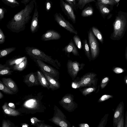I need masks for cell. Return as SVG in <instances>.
<instances>
[{"instance_id":"cell-22","label":"cell","mask_w":127,"mask_h":127,"mask_svg":"<svg viewBox=\"0 0 127 127\" xmlns=\"http://www.w3.org/2000/svg\"><path fill=\"white\" fill-rule=\"evenodd\" d=\"M9 66L5 64H0V75L5 76L11 75L13 70Z\"/></svg>"},{"instance_id":"cell-50","label":"cell","mask_w":127,"mask_h":127,"mask_svg":"<svg viewBox=\"0 0 127 127\" xmlns=\"http://www.w3.org/2000/svg\"><path fill=\"white\" fill-rule=\"evenodd\" d=\"M3 97V95L1 93V92H0V99L2 98Z\"/></svg>"},{"instance_id":"cell-39","label":"cell","mask_w":127,"mask_h":127,"mask_svg":"<svg viewBox=\"0 0 127 127\" xmlns=\"http://www.w3.org/2000/svg\"><path fill=\"white\" fill-rule=\"evenodd\" d=\"M45 8L47 12L49 11L51 8L52 4L51 2L49 0H46L45 3Z\"/></svg>"},{"instance_id":"cell-4","label":"cell","mask_w":127,"mask_h":127,"mask_svg":"<svg viewBox=\"0 0 127 127\" xmlns=\"http://www.w3.org/2000/svg\"><path fill=\"white\" fill-rule=\"evenodd\" d=\"M97 75L94 72L87 73L79 78L77 77L74 80L72 84L74 88L80 89L82 87H97L98 79Z\"/></svg>"},{"instance_id":"cell-12","label":"cell","mask_w":127,"mask_h":127,"mask_svg":"<svg viewBox=\"0 0 127 127\" xmlns=\"http://www.w3.org/2000/svg\"><path fill=\"white\" fill-rule=\"evenodd\" d=\"M61 36L59 33L52 30H47L41 37V39L44 41L51 40H57L60 39Z\"/></svg>"},{"instance_id":"cell-31","label":"cell","mask_w":127,"mask_h":127,"mask_svg":"<svg viewBox=\"0 0 127 127\" xmlns=\"http://www.w3.org/2000/svg\"><path fill=\"white\" fill-rule=\"evenodd\" d=\"M93 13V8L91 7H88L85 8L82 11L81 15L83 17L90 16Z\"/></svg>"},{"instance_id":"cell-48","label":"cell","mask_w":127,"mask_h":127,"mask_svg":"<svg viewBox=\"0 0 127 127\" xmlns=\"http://www.w3.org/2000/svg\"><path fill=\"white\" fill-rule=\"evenodd\" d=\"M125 58L127 62V46L126 47L125 54Z\"/></svg>"},{"instance_id":"cell-6","label":"cell","mask_w":127,"mask_h":127,"mask_svg":"<svg viewBox=\"0 0 127 127\" xmlns=\"http://www.w3.org/2000/svg\"><path fill=\"white\" fill-rule=\"evenodd\" d=\"M88 37L92 60H94L98 56L100 50L98 42L91 29L88 32Z\"/></svg>"},{"instance_id":"cell-27","label":"cell","mask_w":127,"mask_h":127,"mask_svg":"<svg viewBox=\"0 0 127 127\" xmlns=\"http://www.w3.org/2000/svg\"><path fill=\"white\" fill-rule=\"evenodd\" d=\"M16 48L15 47H9L0 50V58L6 57L10 53L14 51Z\"/></svg>"},{"instance_id":"cell-20","label":"cell","mask_w":127,"mask_h":127,"mask_svg":"<svg viewBox=\"0 0 127 127\" xmlns=\"http://www.w3.org/2000/svg\"><path fill=\"white\" fill-rule=\"evenodd\" d=\"M62 3L64 9L66 11L71 20L74 23L76 22V17L73 10L71 6L63 1H62Z\"/></svg>"},{"instance_id":"cell-46","label":"cell","mask_w":127,"mask_h":127,"mask_svg":"<svg viewBox=\"0 0 127 127\" xmlns=\"http://www.w3.org/2000/svg\"><path fill=\"white\" fill-rule=\"evenodd\" d=\"M8 105L10 107L14 109L15 108V106L14 104L13 103H9L8 104Z\"/></svg>"},{"instance_id":"cell-3","label":"cell","mask_w":127,"mask_h":127,"mask_svg":"<svg viewBox=\"0 0 127 127\" xmlns=\"http://www.w3.org/2000/svg\"><path fill=\"white\" fill-rule=\"evenodd\" d=\"M113 31L110 38L114 40H119L124 36L127 29V17L124 14H119L113 24Z\"/></svg>"},{"instance_id":"cell-49","label":"cell","mask_w":127,"mask_h":127,"mask_svg":"<svg viewBox=\"0 0 127 127\" xmlns=\"http://www.w3.org/2000/svg\"><path fill=\"white\" fill-rule=\"evenodd\" d=\"M22 127H29V125L28 124H25V123H23L21 125Z\"/></svg>"},{"instance_id":"cell-26","label":"cell","mask_w":127,"mask_h":127,"mask_svg":"<svg viewBox=\"0 0 127 127\" xmlns=\"http://www.w3.org/2000/svg\"><path fill=\"white\" fill-rule=\"evenodd\" d=\"M92 29L94 35L101 43L103 44L104 43V39L102 34L101 32L97 28L95 27H92Z\"/></svg>"},{"instance_id":"cell-36","label":"cell","mask_w":127,"mask_h":127,"mask_svg":"<svg viewBox=\"0 0 127 127\" xmlns=\"http://www.w3.org/2000/svg\"><path fill=\"white\" fill-rule=\"evenodd\" d=\"M109 80V78L108 77H106L103 78L100 84V87L102 89L104 88L107 84Z\"/></svg>"},{"instance_id":"cell-29","label":"cell","mask_w":127,"mask_h":127,"mask_svg":"<svg viewBox=\"0 0 127 127\" xmlns=\"http://www.w3.org/2000/svg\"><path fill=\"white\" fill-rule=\"evenodd\" d=\"M97 5L101 13L104 15L109 14L110 12V9L107 7L106 5L104 4L99 2Z\"/></svg>"},{"instance_id":"cell-35","label":"cell","mask_w":127,"mask_h":127,"mask_svg":"<svg viewBox=\"0 0 127 127\" xmlns=\"http://www.w3.org/2000/svg\"><path fill=\"white\" fill-rule=\"evenodd\" d=\"M12 123L9 120H3L2 122V127H12Z\"/></svg>"},{"instance_id":"cell-5","label":"cell","mask_w":127,"mask_h":127,"mask_svg":"<svg viewBox=\"0 0 127 127\" xmlns=\"http://www.w3.org/2000/svg\"><path fill=\"white\" fill-rule=\"evenodd\" d=\"M54 116L49 120L56 125L62 127H70L71 124L62 111L57 106H54Z\"/></svg>"},{"instance_id":"cell-13","label":"cell","mask_w":127,"mask_h":127,"mask_svg":"<svg viewBox=\"0 0 127 127\" xmlns=\"http://www.w3.org/2000/svg\"><path fill=\"white\" fill-rule=\"evenodd\" d=\"M34 2L35 8L30 27L31 32L32 33H34L37 31L39 27L38 20L39 15L38 7L36 1Z\"/></svg>"},{"instance_id":"cell-17","label":"cell","mask_w":127,"mask_h":127,"mask_svg":"<svg viewBox=\"0 0 127 127\" xmlns=\"http://www.w3.org/2000/svg\"><path fill=\"white\" fill-rule=\"evenodd\" d=\"M122 102L118 106L114 114L113 121L114 126L116 127L122 115L123 110L124 109V104Z\"/></svg>"},{"instance_id":"cell-25","label":"cell","mask_w":127,"mask_h":127,"mask_svg":"<svg viewBox=\"0 0 127 127\" xmlns=\"http://www.w3.org/2000/svg\"><path fill=\"white\" fill-rule=\"evenodd\" d=\"M97 88V87H86L81 89H80L79 90L84 96H86L93 92H95Z\"/></svg>"},{"instance_id":"cell-47","label":"cell","mask_w":127,"mask_h":127,"mask_svg":"<svg viewBox=\"0 0 127 127\" xmlns=\"http://www.w3.org/2000/svg\"><path fill=\"white\" fill-rule=\"evenodd\" d=\"M30 0H22L21 2L26 4L30 2Z\"/></svg>"},{"instance_id":"cell-30","label":"cell","mask_w":127,"mask_h":127,"mask_svg":"<svg viewBox=\"0 0 127 127\" xmlns=\"http://www.w3.org/2000/svg\"><path fill=\"white\" fill-rule=\"evenodd\" d=\"M0 90L6 94L12 95L14 93L7 87L0 80Z\"/></svg>"},{"instance_id":"cell-14","label":"cell","mask_w":127,"mask_h":127,"mask_svg":"<svg viewBox=\"0 0 127 127\" xmlns=\"http://www.w3.org/2000/svg\"><path fill=\"white\" fill-rule=\"evenodd\" d=\"M63 51H64L67 54V56L69 57L70 53H72L75 56H79V52L77 49L74 45L72 39L69 44L65 46L62 49Z\"/></svg>"},{"instance_id":"cell-41","label":"cell","mask_w":127,"mask_h":127,"mask_svg":"<svg viewBox=\"0 0 127 127\" xmlns=\"http://www.w3.org/2000/svg\"><path fill=\"white\" fill-rule=\"evenodd\" d=\"M111 97L112 96L109 95H103L99 99L98 102H102Z\"/></svg>"},{"instance_id":"cell-8","label":"cell","mask_w":127,"mask_h":127,"mask_svg":"<svg viewBox=\"0 0 127 127\" xmlns=\"http://www.w3.org/2000/svg\"><path fill=\"white\" fill-rule=\"evenodd\" d=\"M33 60L42 73H45L55 79L59 80L60 73L58 70L41 60Z\"/></svg>"},{"instance_id":"cell-43","label":"cell","mask_w":127,"mask_h":127,"mask_svg":"<svg viewBox=\"0 0 127 127\" xmlns=\"http://www.w3.org/2000/svg\"><path fill=\"white\" fill-rule=\"evenodd\" d=\"M106 115H105L104 117L101 119V121L99 125H98V127H104L105 124V123H106V120L107 119V117H106Z\"/></svg>"},{"instance_id":"cell-38","label":"cell","mask_w":127,"mask_h":127,"mask_svg":"<svg viewBox=\"0 0 127 127\" xmlns=\"http://www.w3.org/2000/svg\"><path fill=\"white\" fill-rule=\"evenodd\" d=\"M112 70L115 73L117 74L122 73L124 72L125 71L124 69L123 68L117 67H113Z\"/></svg>"},{"instance_id":"cell-11","label":"cell","mask_w":127,"mask_h":127,"mask_svg":"<svg viewBox=\"0 0 127 127\" xmlns=\"http://www.w3.org/2000/svg\"><path fill=\"white\" fill-rule=\"evenodd\" d=\"M23 82L29 87L38 86L40 84L37 73L31 72L23 76Z\"/></svg>"},{"instance_id":"cell-51","label":"cell","mask_w":127,"mask_h":127,"mask_svg":"<svg viewBox=\"0 0 127 127\" xmlns=\"http://www.w3.org/2000/svg\"><path fill=\"white\" fill-rule=\"evenodd\" d=\"M115 0L116 2H118L120 0Z\"/></svg>"},{"instance_id":"cell-44","label":"cell","mask_w":127,"mask_h":127,"mask_svg":"<svg viewBox=\"0 0 127 127\" xmlns=\"http://www.w3.org/2000/svg\"><path fill=\"white\" fill-rule=\"evenodd\" d=\"M35 126L37 127H52L51 126L45 124L43 122L38 123Z\"/></svg>"},{"instance_id":"cell-52","label":"cell","mask_w":127,"mask_h":127,"mask_svg":"<svg viewBox=\"0 0 127 127\" xmlns=\"http://www.w3.org/2000/svg\"><path fill=\"white\" fill-rule=\"evenodd\" d=\"M34 1V2L36 1V0H33Z\"/></svg>"},{"instance_id":"cell-23","label":"cell","mask_w":127,"mask_h":127,"mask_svg":"<svg viewBox=\"0 0 127 127\" xmlns=\"http://www.w3.org/2000/svg\"><path fill=\"white\" fill-rule=\"evenodd\" d=\"M27 63V58H26L19 64L10 67L13 70L22 71L26 67Z\"/></svg>"},{"instance_id":"cell-2","label":"cell","mask_w":127,"mask_h":127,"mask_svg":"<svg viewBox=\"0 0 127 127\" xmlns=\"http://www.w3.org/2000/svg\"><path fill=\"white\" fill-rule=\"evenodd\" d=\"M26 54L33 60H39L51 64L58 69H60L61 64L57 59L54 60L39 49L33 47H27L25 48Z\"/></svg>"},{"instance_id":"cell-16","label":"cell","mask_w":127,"mask_h":127,"mask_svg":"<svg viewBox=\"0 0 127 127\" xmlns=\"http://www.w3.org/2000/svg\"><path fill=\"white\" fill-rule=\"evenodd\" d=\"M2 82L8 88L14 93L17 92L18 89L14 81L10 78H3L1 79Z\"/></svg>"},{"instance_id":"cell-18","label":"cell","mask_w":127,"mask_h":127,"mask_svg":"<svg viewBox=\"0 0 127 127\" xmlns=\"http://www.w3.org/2000/svg\"><path fill=\"white\" fill-rule=\"evenodd\" d=\"M36 73L40 85L44 88L49 89L48 82L43 73L39 70L37 71Z\"/></svg>"},{"instance_id":"cell-34","label":"cell","mask_w":127,"mask_h":127,"mask_svg":"<svg viewBox=\"0 0 127 127\" xmlns=\"http://www.w3.org/2000/svg\"><path fill=\"white\" fill-rule=\"evenodd\" d=\"M95 1V0H78V4L81 8H83L87 4Z\"/></svg>"},{"instance_id":"cell-24","label":"cell","mask_w":127,"mask_h":127,"mask_svg":"<svg viewBox=\"0 0 127 127\" xmlns=\"http://www.w3.org/2000/svg\"><path fill=\"white\" fill-rule=\"evenodd\" d=\"M82 43L83 49L89 61L90 62L92 60V59L90 50L87 41L86 39H85L83 40Z\"/></svg>"},{"instance_id":"cell-1","label":"cell","mask_w":127,"mask_h":127,"mask_svg":"<svg viewBox=\"0 0 127 127\" xmlns=\"http://www.w3.org/2000/svg\"><path fill=\"white\" fill-rule=\"evenodd\" d=\"M34 3L32 0L25 7L15 14L7 24V28L11 31L18 33L24 30L26 25L31 18V14L34 7Z\"/></svg>"},{"instance_id":"cell-7","label":"cell","mask_w":127,"mask_h":127,"mask_svg":"<svg viewBox=\"0 0 127 127\" xmlns=\"http://www.w3.org/2000/svg\"><path fill=\"white\" fill-rule=\"evenodd\" d=\"M59 103L64 109L69 112L74 111L78 107L77 104L74 101L73 95L70 94L65 95Z\"/></svg>"},{"instance_id":"cell-28","label":"cell","mask_w":127,"mask_h":127,"mask_svg":"<svg viewBox=\"0 0 127 127\" xmlns=\"http://www.w3.org/2000/svg\"><path fill=\"white\" fill-rule=\"evenodd\" d=\"M1 0L4 4L11 8H15L20 5L19 3L16 0Z\"/></svg>"},{"instance_id":"cell-45","label":"cell","mask_w":127,"mask_h":127,"mask_svg":"<svg viewBox=\"0 0 127 127\" xmlns=\"http://www.w3.org/2000/svg\"><path fill=\"white\" fill-rule=\"evenodd\" d=\"M78 126L79 127H89V125L86 123H81L78 124Z\"/></svg>"},{"instance_id":"cell-33","label":"cell","mask_w":127,"mask_h":127,"mask_svg":"<svg viewBox=\"0 0 127 127\" xmlns=\"http://www.w3.org/2000/svg\"><path fill=\"white\" fill-rule=\"evenodd\" d=\"M98 2L105 5H113L117 3L115 0H97Z\"/></svg>"},{"instance_id":"cell-19","label":"cell","mask_w":127,"mask_h":127,"mask_svg":"<svg viewBox=\"0 0 127 127\" xmlns=\"http://www.w3.org/2000/svg\"><path fill=\"white\" fill-rule=\"evenodd\" d=\"M2 107L4 112L7 115L13 116H17L20 115L18 111L10 107L7 102L5 103Z\"/></svg>"},{"instance_id":"cell-15","label":"cell","mask_w":127,"mask_h":127,"mask_svg":"<svg viewBox=\"0 0 127 127\" xmlns=\"http://www.w3.org/2000/svg\"><path fill=\"white\" fill-rule=\"evenodd\" d=\"M43 73L48 82L50 89L54 91L60 88L61 84L58 80L55 79L45 73Z\"/></svg>"},{"instance_id":"cell-42","label":"cell","mask_w":127,"mask_h":127,"mask_svg":"<svg viewBox=\"0 0 127 127\" xmlns=\"http://www.w3.org/2000/svg\"><path fill=\"white\" fill-rule=\"evenodd\" d=\"M6 10L4 8L2 7L0 8V21L4 17L5 13Z\"/></svg>"},{"instance_id":"cell-53","label":"cell","mask_w":127,"mask_h":127,"mask_svg":"<svg viewBox=\"0 0 127 127\" xmlns=\"http://www.w3.org/2000/svg\"></svg>"},{"instance_id":"cell-9","label":"cell","mask_w":127,"mask_h":127,"mask_svg":"<svg viewBox=\"0 0 127 127\" xmlns=\"http://www.w3.org/2000/svg\"><path fill=\"white\" fill-rule=\"evenodd\" d=\"M85 65L83 63L80 64L76 61L68 60L66 64L67 71L73 80L75 79L79 72L83 69Z\"/></svg>"},{"instance_id":"cell-10","label":"cell","mask_w":127,"mask_h":127,"mask_svg":"<svg viewBox=\"0 0 127 127\" xmlns=\"http://www.w3.org/2000/svg\"><path fill=\"white\" fill-rule=\"evenodd\" d=\"M55 19L58 24L70 33L78 34V32L72 24L66 20L60 13H56L54 15Z\"/></svg>"},{"instance_id":"cell-37","label":"cell","mask_w":127,"mask_h":127,"mask_svg":"<svg viewBox=\"0 0 127 127\" xmlns=\"http://www.w3.org/2000/svg\"><path fill=\"white\" fill-rule=\"evenodd\" d=\"M31 124L32 125L35 126L37 123L43 122L44 121H41L38 120V119L35 117H32L31 119Z\"/></svg>"},{"instance_id":"cell-21","label":"cell","mask_w":127,"mask_h":127,"mask_svg":"<svg viewBox=\"0 0 127 127\" xmlns=\"http://www.w3.org/2000/svg\"><path fill=\"white\" fill-rule=\"evenodd\" d=\"M26 58H27L26 56L21 57L14 58L7 60L5 64L11 67L20 63Z\"/></svg>"},{"instance_id":"cell-40","label":"cell","mask_w":127,"mask_h":127,"mask_svg":"<svg viewBox=\"0 0 127 127\" xmlns=\"http://www.w3.org/2000/svg\"><path fill=\"white\" fill-rule=\"evenodd\" d=\"M5 36L2 30L0 28V44H2L4 43L5 41Z\"/></svg>"},{"instance_id":"cell-32","label":"cell","mask_w":127,"mask_h":127,"mask_svg":"<svg viewBox=\"0 0 127 127\" xmlns=\"http://www.w3.org/2000/svg\"><path fill=\"white\" fill-rule=\"evenodd\" d=\"M73 39L78 48L80 50H81L83 47V45L79 36L75 34L73 37Z\"/></svg>"}]
</instances>
